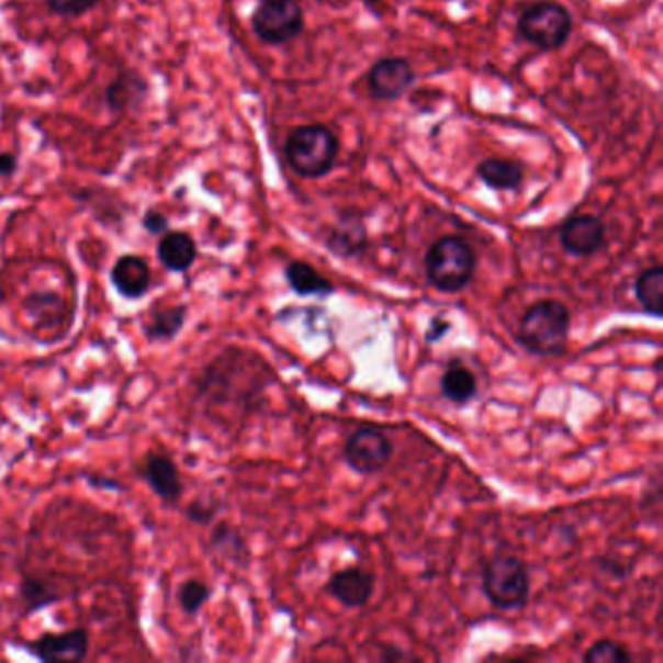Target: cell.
Listing matches in <instances>:
<instances>
[{
  "mask_svg": "<svg viewBox=\"0 0 663 663\" xmlns=\"http://www.w3.org/2000/svg\"><path fill=\"white\" fill-rule=\"evenodd\" d=\"M569 307L559 300H539L519 322V345L536 357H562L569 347Z\"/></svg>",
  "mask_w": 663,
  "mask_h": 663,
  "instance_id": "cell-1",
  "label": "cell"
},
{
  "mask_svg": "<svg viewBox=\"0 0 663 663\" xmlns=\"http://www.w3.org/2000/svg\"><path fill=\"white\" fill-rule=\"evenodd\" d=\"M475 251L460 236H443L426 251V279L434 289L446 294H458L468 289L475 277Z\"/></svg>",
  "mask_w": 663,
  "mask_h": 663,
  "instance_id": "cell-2",
  "label": "cell"
},
{
  "mask_svg": "<svg viewBox=\"0 0 663 663\" xmlns=\"http://www.w3.org/2000/svg\"><path fill=\"white\" fill-rule=\"evenodd\" d=\"M339 141L325 125H302L290 133L284 156L300 178H324L339 156Z\"/></svg>",
  "mask_w": 663,
  "mask_h": 663,
  "instance_id": "cell-3",
  "label": "cell"
},
{
  "mask_svg": "<svg viewBox=\"0 0 663 663\" xmlns=\"http://www.w3.org/2000/svg\"><path fill=\"white\" fill-rule=\"evenodd\" d=\"M529 570L516 554H494L483 570L486 599L502 611H518L529 599Z\"/></svg>",
  "mask_w": 663,
  "mask_h": 663,
  "instance_id": "cell-4",
  "label": "cell"
},
{
  "mask_svg": "<svg viewBox=\"0 0 663 663\" xmlns=\"http://www.w3.org/2000/svg\"><path fill=\"white\" fill-rule=\"evenodd\" d=\"M518 32L526 42L541 52H554L569 42L572 16L559 2H537L518 20Z\"/></svg>",
  "mask_w": 663,
  "mask_h": 663,
  "instance_id": "cell-5",
  "label": "cell"
},
{
  "mask_svg": "<svg viewBox=\"0 0 663 663\" xmlns=\"http://www.w3.org/2000/svg\"><path fill=\"white\" fill-rule=\"evenodd\" d=\"M251 27L267 45H284L304 30V9L300 0H259Z\"/></svg>",
  "mask_w": 663,
  "mask_h": 663,
  "instance_id": "cell-6",
  "label": "cell"
},
{
  "mask_svg": "<svg viewBox=\"0 0 663 663\" xmlns=\"http://www.w3.org/2000/svg\"><path fill=\"white\" fill-rule=\"evenodd\" d=\"M393 442L375 426H362L345 443V460L360 475L382 471L393 458Z\"/></svg>",
  "mask_w": 663,
  "mask_h": 663,
  "instance_id": "cell-7",
  "label": "cell"
},
{
  "mask_svg": "<svg viewBox=\"0 0 663 663\" xmlns=\"http://www.w3.org/2000/svg\"><path fill=\"white\" fill-rule=\"evenodd\" d=\"M20 648L45 663L85 662L90 652V637L85 627L65 630V632H45L35 640L20 642Z\"/></svg>",
  "mask_w": 663,
  "mask_h": 663,
  "instance_id": "cell-8",
  "label": "cell"
},
{
  "mask_svg": "<svg viewBox=\"0 0 663 663\" xmlns=\"http://www.w3.org/2000/svg\"><path fill=\"white\" fill-rule=\"evenodd\" d=\"M136 475L150 486V491L164 504H170V506L179 504L183 491H186L178 463L166 451L150 450L145 453V458L136 465Z\"/></svg>",
  "mask_w": 663,
  "mask_h": 663,
  "instance_id": "cell-9",
  "label": "cell"
},
{
  "mask_svg": "<svg viewBox=\"0 0 663 663\" xmlns=\"http://www.w3.org/2000/svg\"><path fill=\"white\" fill-rule=\"evenodd\" d=\"M415 70L407 59L400 57H387L374 63V67L368 72V90L375 100L393 102L400 100L411 86L415 85Z\"/></svg>",
  "mask_w": 663,
  "mask_h": 663,
  "instance_id": "cell-10",
  "label": "cell"
},
{
  "mask_svg": "<svg viewBox=\"0 0 663 663\" xmlns=\"http://www.w3.org/2000/svg\"><path fill=\"white\" fill-rule=\"evenodd\" d=\"M561 244L570 256H596L605 247V224L594 214L572 216L562 226Z\"/></svg>",
  "mask_w": 663,
  "mask_h": 663,
  "instance_id": "cell-11",
  "label": "cell"
},
{
  "mask_svg": "<svg viewBox=\"0 0 663 663\" xmlns=\"http://www.w3.org/2000/svg\"><path fill=\"white\" fill-rule=\"evenodd\" d=\"M111 286L120 294L121 299H145L153 286V271L145 257L136 254L121 256L110 271Z\"/></svg>",
  "mask_w": 663,
  "mask_h": 663,
  "instance_id": "cell-12",
  "label": "cell"
},
{
  "mask_svg": "<svg viewBox=\"0 0 663 663\" xmlns=\"http://www.w3.org/2000/svg\"><path fill=\"white\" fill-rule=\"evenodd\" d=\"M374 589V574L360 566H350V569L335 572L327 582L329 596L335 597L340 605H345L349 609H360L370 604Z\"/></svg>",
  "mask_w": 663,
  "mask_h": 663,
  "instance_id": "cell-13",
  "label": "cell"
},
{
  "mask_svg": "<svg viewBox=\"0 0 663 663\" xmlns=\"http://www.w3.org/2000/svg\"><path fill=\"white\" fill-rule=\"evenodd\" d=\"M158 261L170 272H188L195 265L199 249L191 234L183 231H168L160 236L156 247Z\"/></svg>",
  "mask_w": 663,
  "mask_h": 663,
  "instance_id": "cell-14",
  "label": "cell"
},
{
  "mask_svg": "<svg viewBox=\"0 0 663 663\" xmlns=\"http://www.w3.org/2000/svg\"><path fill=\"white\" fill-rule=\"evenodd\" d=\"M189 306L179 302L170 306H156L150 310V315L143 324V335L148 342H171L178 339L179 333L188 324Z\"/></svg>",
  "mask_w": 663,
  "mask_h": 663,
  "instance_id": "cell-15",
  "label": "cell"
},
{
  "mask_svg": "<svg viewBox=\"0 0 663 663\" xmlns=\"http://www.w3.org/2000/svg\"><path fill=\"white\" fill-rule=\"evenodd\" d=\"M476 378L461 360H450L440 375V392L453 405H465L476 395Z\"/></svg>",
  "mask_w": 663,
  "mask_h": 663,
  "instance_id": "cell-16",
  "label": "cell"
},
{
  "mask_svg": "<svg viewBox=\"0 0 663 663\" xmlns=\"http://www.w3.org/2000/svg\"><path fill=\"white\" fill-rule=\"evenodd\" d=\"M284 277L290 289L299 296H332L335 292V284L329 279H325L324 274L315 271L306 261H292L286 265Z\"/></svg>",
  "mask_w": 663,
  "mask_h": 663,
  "instance_id": "cell-17",
  "label": "cell"
},
{
  "mask_svg": "<svg viewBox=\"0 0 663 663\" xmlns=\"http://www.w3.org/2000/svg\"><path fill=\"white\" fill-rule=\"evenodd\" d=\"M476 176L496 191H516L524 181V168L514 160L488 158L476 166Z\"/></svg>",
  "mask_w": 663,
  "mask_h": 663,
  "instance_id": "cell-18",
  "label": "cell"
},
{
  "mask_svg": "<svg viewBox=\"0 0 663 663\" xmlns=\"http://www.w3.org/2000/svg\"><path fill=\"white\" fill-rule=\"evenodd\" d=\"M18 594H20V602L24 605L26 615L60 604L65 597L60 594L59 587L53 586L52 582L35 578V576H24L20 580Z\"/></svg>",
  "mask_w": 663,
  "mask_h": 663,
  "instance_id": "cell-19",
  "label": "cell"
},
{
  "mask_svg": "<svg viewBox=\"0 0 663 663\" xmlns=\"http://www.w3.org/2000/svg\"><path fill=\"white\" fill-rule=\"evenodd\" d=\"M634 294L637 300L647 310L648 314L654 317H662L663 314V269L660 265L650 267L647 271L638 274L634 282Z\"/></svg>",
  "mask_w": 663,
  "mask_h": 663,
  "instance_id": "cell-20",
  "label": "cell"
},
{
  "mask_svg": "<svg viewBox=\"0 0 663 663\" xmlns=\"http://www.w3.org/2000/svg\"><path fill=\"white\" fill-rule=\"evenodd\" d=\"M146 94L145 78L138 77L135 72H125L115 78L108 88H105V100L113 110H127L131 105L141 102Z\"/></svg>",
  "mask_w": 663,
  "mask_h": 663,
  "instance_id": "cell-21",
  "label": "cell"
},
{
  "mask_svg": "<svg viewBox=\"0 0 663 663\" xmlns=\"http://www.w3.org/2000/svg\"><path fill=\"white\" fill-rule=\"evenodd\" d=\"M327 247L335 256L355 257L366 247V231L360 221L340 222L327 238Z\"/></svg>",
  "mask_w": 663,
  "mask_h": 663,
  "instance_id": "cell-22",
  "label": "cell"
},
{
  "mask_svg": "<svg viewBox=\"0 0 663 663\" xmlns=\"http://www.w3.org/2000/svg\"><path fill=\"white\" fill-rule=\"evenodd\" d=\"M24 310L35 324H47V319H53L55 324H59L65 315V302L59 294L52 292H42V294H30L24 300Z\"/></svg>",
  "mask_w": 663,
  "mask_h": 663,
  "instance_id": "cell-23",
  "label": "cell"
},
{
  "mask_svg": "<svg viewBox=\"0 0 663 663\" xmlns=\"http://www.w3.org/2000/svg\"><path fill=\"white\" fill-rule=\"evenodd\" d=\"M213 597V587L199 578H189L178 587V604L188 617H196L209 599Z\"/></svg>",
  "mask_w": 663,
  "mask_h": 663,
  "instance_id": "cell-24",
  "label": "cell"
},
{
  "mask_svg": "<svg viewBox=\"0 0 663 663\" xmlns=\"http://www.w3.org/2000/svg\"><path fill=\"white\" fill-rule=\"evenodd\" d=\"M211 547L216 553L231 559V561H238L239 557L246 554L244 537L239 536L238 529L232 528L226 521L216 524V528L211 533Z\"/></svg>",
  "mask_w": 663,
  "mask_h": 663,
  "instance_id": "cell-25",
  "label": "cell"
},
{
  "mask_svg": "<svg viewBox=\"0 0 663 663\" xmlns=\"http://www.w3.org/2000/svg\"><path fill=\"white\" fill-rule=\"evenodd\" d=\"M630 660H632V654L629 650L609 638L597 640L587 648L586 654H584L586 663H627Z\"/></svg>",
  "mask_w": 663,
  "mask_h": 663,
  "instance_id": "cell-26",
  "label": "cell"
},
{
  "mask_svg": "<svg viewBox=\"0 0 663 663\" xmlns=\"http://www.w3.org/2000/svg\"><path fill=\"white\" fill-rule=\"evenodd\" d=\"M53 14L65 18H78L98 7L100 0H43Z\"/></svg>",
  "mask_w": 663,
  "mask_h": 663,
  "instance_id": "cell-27",
  "label": "cell"
},
{
  "mask_svg": "<svg viewBox=\"0 0 663 663\" xmlns=\"http://www.w3.org/2000/svg\"><path fill=\"white\" fill-rule=\"evenodd\" d=\"M218 512H221L218 502L209 501V498H196V501L189 504L186 518L195 526H209L216 519Z\"/></svg>",
  "mask_w": 663,
  "mask_h": 663,
  "instance_id": "cell-28",
  "label": "cell"
},
{
  "mask_svg": "<svg viewBox=\"0 0 663 663\" xmlns=\"http://www.w3.org/2000/svg\"><path fill=\"white\" fill-rule=\"evenodd\" d=\"M141 224H143V228H145L150 236H162V234L170 231V221H168V216L160 213V211H156V209H148V211L143 214Z\"/></svg>",
  "mask_w": 663,
  "mask_h": 663,
  "instance_id": "cell-29",
  "label": "cell"
},
{
  "mask_svg": "<svg viewBox=\"0 0 663 663\" xmlns=\"http://www.w3.org/2000/svg\"><path fill=\"white\" fill-rule=\"evenodd\" d=\"M450 332V322L442 319V317H434L430 325H428V332H426V340L428 342H438L442 340L443 335Z\"/></svg>",
  "mask_w": 663,
  "mask_h": 663,
  "instance_id": "cell-30",
  "label": "cell"
},
{
  "mask_svg": "<svg viewBox=\"0 0 663 663\" xmlns=\"http://www.w3.org/2000/svg\"><path fill=\"white\" fill-rule=\"evenodd\" d=\"M18 170V160L14 154L0 153V176L12 178Z\"/></svg>",
  "mask_w": 663,
  "mask_h": 663,
  "instance_id": "cell-31",
  "label": "cell"
},
{
  "mask_svg": "<svg viewBox=\"0 0 663 663\" xmlns=\"http://www.w3.org/2000/svg\"><path fill=\"white\" fill-rule=\"evenodd\" d=\"M88 479V483L92 486H98V488H105V491H121L120 483H115L113 479H102L100 475H95V479L92 476H86Z\"/></svg>",
  "mask_w": 663,
  "mask_h": 663,
  "instance_id": "cell-32",
  "label": "cell"
}]
</instances>
